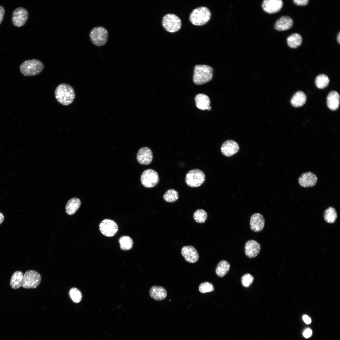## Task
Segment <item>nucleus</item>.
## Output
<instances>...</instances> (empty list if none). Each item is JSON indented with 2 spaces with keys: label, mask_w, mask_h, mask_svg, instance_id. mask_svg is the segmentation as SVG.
<instances>
[{
  "label": "nucleus",
  "mask_w": 340,
  "mask_h": 340,
  "mask_svg": "<svg viewBox=\"0 0 340 340\" xmlns=\"http://www.w3.org/2000/svg\"><path fill=\"white\" fill-rule=\"evenodd\" d=\"M55 95L58 102L64 105L72 103L75 97L73 88L69 84L65 83L61 84L57 87Z\"/></svg>",
  "instance_id": "nucleus-1"
},
{
  "label": "nucleus",
  "mask_w": 340,
  "mask_h": 340,
  "mask_svg": "<svg viewBox=\"0 0 340 340\" xmlns=\"http://www.w3.org/2000/svg\"><path fill=\"white\" fill-rule=\"evenodd\" d=\"M213 71V68L209 65H196L194 68L193 82L198 85L209 82L212 79Z\"/></svg>",
  "instance_id": "nucleus-2"
},
{
  "label": "nucleus",
  "mask_w": 340,
  "mask_h": 340,
  "mask_svg": "<svg viewBox=\"0 0 340 340\" xmlns=\"http://www.w3.org/2000/svg\"><path fill=\"white\" fill-rule=\"evenodd\" d=\"M44 67L42 62L37 59L26 60L20 66V71L25 76L37 75L42 71Z\"/></svg>",
  "instance_id": "nucleus-3"
},
{
  "label": "nucleus",
  "mask_w": 340,
  "mask_h": 340,
  "mask_svg": "<svg viewBox=\"0 0 340 340\" xmlns=\"http://www.w3.org/2000/svg\"><path fill=\"white\" fill-rule=\"evenodd\" d=\"M211 13L207 7L201 6L195 8L190 16V20L194 25L201 26L206 24L210 19Z\"/></svg>",
  "instance_id": "nucleus-4"
},
{
  "label": "nucleus",
  "mask_w": 340,
  "mask_h": 340,
  "mask_svg": "<svg viewBox=\"0 0 340 340\" xmlns=\"http://www.w3.org/2000/svg\"><path fill=\"white\" fill-rule=\"evenodd\" d=\"M89 37L92 42L95 45L101 46L105 45L108 40V32L102 26H97L91 31Z\"/></svg>",
  "instance_id": "nucleus-5"
},
{
  "label": "nucleus",
  "mask_w": 340,
  "mask_h": 340,
  "mask_svg": "<svg viewBox=\"0 0 340 340\" xmlns=\"http://www.w3.org/2000/svg\"><path fill=\"white\" fill-rule=\"evenodd\" d=\"M205 179V175L201 170L195 169L190 171L187 174L185 179L186 184L191 187L201 185Z\"/></svg>",
  "instance_id": "nucleus-6"
},
{
  "label": "nucleus",
  "mask_w": 340,
  "mask_h": 340,
  "mask_svg": "<svg viewBox=\"0 0 340 340\" xmlns=\"http://www.w3.org/2000/svg\"><path fill=\"white\" fill-rule=\"evenodd\" d=\"M41 280L40 275L37 271L30 270L24 275L22 286L24 288H35L40 284Z\"/></svg>",
  "instance_id": "nucleus-7"
},
{
  "label": "nucleus",
  "mask_w": 340,
  "mask_h": 340,
  "mask_svg": "<svg viewBox=\"0 0 340 340\" xmlns=\"http://www.w3.org/2000/svg\"><path fill=\"white\" fill-rule=\"evenodd\" d=\"M162 25L164 28L167 31L173 32L178 31L181 26V21L180 18L176 15L173 14H168L163 18Z\"/></svg>",
  "instance_id": "nucleus-8"
},
{
  "label": "nucleus",
  "mask_w": 340,
  "mask_h": 340,
  "mask_svg": "<svg viewBox=\"0 0 340 340\" xmlns=\"http://www.w3.org/2000/svg\"><path fill=\"white\" fill-rule=\"evenodd\" d=\"M142 184L145 187L151 188L158 183L159 177L158 173L152 169H147L142 173L140 178Z\"/></svg>",
  "instance_id": "nucleus-9"
},
{
  "label": "nucleus",
  "mask_w": 340,
  "mask_h": 340,
  "mask_svg": "<svg viewBox=\"0 0 340 340\" xmlns=\"http://www.w3.org/2000/svg\"><path fill=\"white\" fill-rule=\"evenodd\" d=\"M99 229L101 233L107 237L115 235L118 230V226L116 222L110 219H106L100 223Z\"/></svg>",
  "instance_id": "nucleus-10"
},
{
  "label": "nucleus",
  "mask_w": 340,
  "mask_h": 340,
  "mask_svg": "<svg viewBox=\"0 0 340 340\" xmlns=\"http://www.w3.org/2000/svg\"><path fill=\"white\" fill-rule=\"evenodd\" d=\"M28 17V12L26 8L22 7L17 8L13 12L12 23L16 27H21L26 23Z\"/></svg>",
  "instance_id": "nucleus-11"
},
{
  "label": "nucleus",
  "mask_w": 340,
  "mask_h": 340,
  "mask_svg": "<svg viewBox=\"0 0 340 340\" xmlns=\"http://www.w3.org/2000/svg\"><path fill=\"white\" fill-rule=\"evenodd\" d=\"M283 2L281 0H265L262 4L263 10L269 14H273L279 11L282 7Z\"/></svg>",
  "instance_id": "nucleus-12"
},
{
  "label": "nucleus",
  "mask_w": 340,
  "mask_h": 340,
  "mask_svg": "<svg viewBox=\"0 0 340 340\" xmlns=\"http://www.w3.org/2000/svg\"><path fill=\"white\" fill-rule=\"evenodd\" d=\"M153 158V153L149 148L144 147L141 148L137 155V160L140 164L147 165L152 162Z\"/></svg>",
  "instance_id": "nucleus-13"
},
{
  "label": "nucleus",
  "mask_w": 340,
  "mask_h": 340,
  "mask_svg": "<svg viewBox=\"0 0 340 340\" xmlns=\"http://www.w3.org/2000/svg\"><path fill=\"white\" fill-rule=\"evenodd\" d=\"M181 253L185 260L190 263H194L198 260L199 255L196 249L191 246L183 247Z\"/></svg>",
  "instance_id": "nucleus-14"
},
{
  "label": "nucleus",
  "mask_w": 340,
  "mask_h": 340,
  "mask_svg": "<svg viewBox=\"0 0 340 340\" xmlns=\"http://www.w3.org/2000/svg\"><path fill=\"white\" fill-rule=\"evenodd\" d=\"M265 225V220L263 216L259 213L252 214L250 220V226L252 230L259 232L263 230Z\"/></svg>",
  "instance_id": "nucleus-15"
},
{
  "label": "nucleus",
  "mask_w": 340,
  "mask_h": 340,
  "mask_svg": "<svg viewBox=\"0 0 340 340\" xmlns=\"http://www.w3.org/2000/svg\"><path fill=\"white\" fill-rule=\"evenodd\" d=\"M317 181L316 176L310 172L303 173L298 179V183L300 185L305 188L314 186Z\"/></svg>",
  "instance_id": "nucleus-16"
},
{
  "label": "nucleus",
  "mask_w": 340,
  "mask_h": 340,
  "mask_svg": "<svg viewBox=\"0 0 340 340\" xmlns=\"http://www.w3.org/2000/svg\"><path fill=\"white\" fill-rule=\"evenodd\" d=\"M239 149L237 143L233 140H229L225 141L221 147V151L225 156L229 157L233 155L238 152Z\"/></svg>",
  "instance_id": "nucleus-17"
},
{
  "label": "nucleus",
  "mask_w": 340,
  "mask_h": 340,
  "mask_svg": "<svg viewBox=\"0 0 340 340\" xmlns=\"http://www.w3.org/2000/svg\"><path fill=\"white\" fill-rule=\"evenodd\" d=\"M260 251V245L256 241L250 240L246 242L245 246V252L248 258L255 257L259 254Z\"/></svg>",
  "instance_id": "nucleus-18"
},
{
  "label": "nucleus",
  "mask_w": 340,
  "mask_h": 340,
  "mask_svg": "<svg viewBox=\"0 0 340 340\" xmlns=\"http://www.w3.org/2000/svg\"><path fill=\"white\" fill-rule=\"evenodd\" d=\"M293 25L292 19L289 16L280 17L275 22V29L279 31H284L290 29Z\"/></svg>",
  "instance_id": "nucleus-19"
},
{
  "label": "nucleus",
  "mask_w": 340,
  "mask_h": 340,
  "mask_svg": "<svg viewBox=\"0 0 340 340\" xmlns=\"http://www.w3.org/2000/svg\"><path fill=\"white\" fill-rule=\"evenodd\" d=\"M195 99L196 106L199 109L209 110L211 109L210 106V99L206 95L203 94H198L196 96Z\"/></svg>",
  "instance_id": "nucleus-20"
},
{
  "label": "nucleus",
  "mask_w": 340,
  "mask_h": 340,
  "mask_svg": "<svg viewBox=\"0 0 340 340\" xmlns=\"http://www.w3.org/2000/svg\"><path fill=\"white\" fill-rule=\"evenodd\" d=\"M340 102V96L338 93L333 91L330 92L327 98V105L331 110H335L338 108Z\"/></svg>",
  "instance_id": "nucleus-21"
},
{
  "label": "nucleus",
  "mask_w": 340,
  "mask_h": 340,
  "mask_svg": "<svg viewBox=\"0 0 340 340\" xmlns=\"http://www.w3.org/2000/svg\"><path fill=\"white\" fill-rule=\"evenodd\" d=\"M150 296L155 300L160 301L164 299L167 296L166 290L163 287L159 286H154L150 290Z\"/></svg>",
  "instance_id": "nucleus-22"
},
{
  "label": "nucleus",
  "mask_w": 340,
  "mask_h": 340,
  "mask_svg": "<svg viewBox=\"0 0 340 340\" xmlns=\"http://www.w3.org/2000/svg\"><path fill=\"white\" fill-rule=\"evenodd\" d=\"M81 205L80 199L73 198L70 199L65 206L66 212L69 215L74 214L78 210Z\"/></svg>",
  "instance_id": "nucleus-23"
},
{
  "label": "nucleus",
  "mask_w": 340,
  "mask_h": 340,
  "mask_svg": "<svg viewBox=\"0 0 340 340\" xmlns=\"http://www.w3.org/2000/svg\"><path fill=\"white\" fill-rule=\"evenodd\" d=\"M24 275L20 271H15L12 275L10 280V286L14 289L19 288L22 286Z\"/></svg>",
  "instance_id": "nucleus-24"
},
{
  "label": "nucleus",
  "mask_w": 340,
  "mask_h": 340,
  "mask_svg": "<svg viewBox=\"0 0 340 340\" xmlns=\"http://www.w3.org/2000/svg\"><path fill=\"white\" fill-rule=\"evenodd\" d=\"M306 100L305 94L302 91H298L292 97L291 103L294 107H298L302 106L305 103Z\"/></svg>",
  "instance_id": "nucleus-25"
},
{
  "label": "nucleus",
  "mask_w": 340,
  "mask_h": 340,
  "mask_svg": "<svg viewBox=\"0 0 340 340\" xmlns=\"http://www.w3.org/2000/svg\"><path fill=\"white\" fill-rule=\"evenodd\" d=\"M302 42L301 36L298 33H293L287 38L288 46L291 48H296L300 46Z\"/></svg>",
  "instance_id": "nucleus-26"
},
{
  "label": "nucleus",
  "mask_w": 340,
  "mask_h": 340,
  "mask_svg": "<svg viewBox=\"0 0 340 340\" xmlns=\"http://www.w3.org/2000/svg\"><path fill=\"white\" fill-rule=\"evenodd\" d=\"M230 265L228 262L226 260L221 261L218 264L215 270L217 275L220 277L225 276L229 271Z\"/></svg>",
  "instance_id": "nucleus-27"
},
{
  "label": "nucleus",
  "mask_w": 340,
  "mask_h": 340,
  "mask_svg": "<svg viewBox=\"0 0 340 340\" xmlns=\"http://www.w3.org/2000/svg\"><path fill=\"white\" fill-rule=\"evenodd\" d=\"M337 217V214L335 209L332 207H329L325 211L324 218L326 222L329 224L334 223Z\"/></svg>",
  "instance_id": "nucleus-28"
},
{
  "label": "nucleus",
  "mask_w": 340,
  "mask_h": 340,
  "mask_svg": "<svg viewBox=\"0 0 340 340\" xmlns=\"http://www.w3.org/2000/svg\"><path fill=\"white\" fill-rule=\"evenodd\" d=\"M120 248L123 250L127 251L131 249L133 246V241L132 239L128 236H123L119 240Z\"/></svg>",
  "instance_id": "nucleus-29"
},
{
  "label": "nucleus",
  "mask_w": 340,
  "mask_h": 340,
  "mask_svg": "<svg viewBox=\"0 0 340 340\" xmlns=\"http://www.w3.org/2000/svg\"><path fill=\"white\" fill-rule=\"evenodd\" d=\"M329 81V78L326 75L322 74L318 75L316 77L315 84L318 88L323 89L327 86Z\"/></svg>",
  "instance_id": "nucleus-30"
},
{
  "label": "nucleus",
  "mask_w": 340,
  "mask_h": 340,
  "mask_svg": "<svg viewBox=\"0 0 340 340\" xmlns=\"http://www.w3.org/2000/svg\"><path fill=\"white\" fill-rule=\"evenodd\" d=\"M178 198V194L177 191L173 189L167 190L163 196L165 201L169 202L176 201Z\"/></svg>",
  "instance_id": "nucleus-31"
},
{
  "label": "nucleus",
  "mask_w": 340,
  "mask_h": 340,
  "mask_svg": "<svg viewBox=\"0 0 340 340\" xmlns=\"http://www.w3.org/2000/svg\"><path fill=\"white\" fill-rule=\"evenodd\" d=\"M207 217V214L206 212L203 209L197 210L193 215V218L195 220L197 223H202L206 220Z\"/></svg>",
  "instance_id": "nucleus-32"
},
{
  "label": "nucleus",
  "mask_w": 340,
  "mask_h": 340,
  "mask_svg": "<svg viewBox=\"0 0 340 340\" xmlns=\"http://www.w3.org/2000/svg\"><path fill=\"white\" fill-rule=\"evenodd\" d=\"M69 295L71 299L75 303L80 302L82 298L81 291L75 287L72 288L69 291Z\"/></svg>",
  "instance_id": "nucleus-33"
},
{
  "label": "nucleus",
  "mask_w": 340,
  "mask_h": 340,
  "mask_svg": "<svg viewBox=\"0 0 340 340\" xmlns=\"http://www.w3.org/2000/svg\"><path fill=\"white\" fill-rule=\"evenodd\" d=\"M199 290L200 292L205 293L213 291L214 290V287L211 283L206 282L200 284Z\"/></svg>",
  "instance_id": "nucleus-34"
},
{
  "label": "nucleus",
  "mask_w": 340,
  "mask_h": 340,
  "mask_svg": "<svg viewBox=\"0 0 340 340\" xmlns=\"http://www.w3.org/2000/svg\"><path fill=\"white\" fill-rule=\"evenodd\" d=\"M254 280L253 277L251 274L247 273L241 277V281L243 286L246 287H248L252 283Z\"/></svg>",
  "instance_id": "nucleus-35"
},
{
  "label": "nucleus",
  "mask_w": 340,
  "mask_h": 340,
  "mask_svg": "<svg viewBox=\"0 0 340 340\" xmlns=\"http://www.w3.org/2000/svg\"><path fill=\"white\" fill-rule=\"evenodd\" d=\"M308 0H293V2L295 4L299 6H305L309 2Z\"/></svg>",
  "instance_id": "nucleus-36"
},
{
  "label": "nucleus",
  "mask_w": 340,
  "mask_h": 340,
  "mask_svg": "<svg viewBox=\"0 0 340 340\" xmlns=\"http://www.w3.org/2000/svg\"><path fill=\"white\" fill-rule=\"evenodd\" d=\"M5 14V9L4 7L0 5V24L2 22Z\"/></svg>",
  "instance_id": "nucleus-37"
},
{
  "label": "nucleus",
  "mask_w": 340,
  "mask_h": 340,
  "mask_svg": "<svg viewBox=\"0 0 340 340\" xmlns=\"http://www.w3.org/2000/svg\"><path fill=\"white\" fill-rule=\"evenodd\" d=\"M312 334V331L309 328L305 330L303 332V335L306 338H308L311 336Z\"/></svg>",
  "instance_id": "nucleus-38"
},
{
  "label": "nucleus",
  "mask_w": 340,
  "mask_h": 340,
  "mask_svg": "<svg viewBox=\"0 0 340 340\" xmlns=\"http://www.w3.org/2000/svg\"><path fill=\"white\" fill-rule=\"evenodd\" d=\"M303 319L304 322L307 324H309L311 322V320L310 318L306 315H303Z\"/></svg>",
  "instance_id": "nucleus-39"
},
{
  "label": "nucleus",
  "mask_w": 340,
  "mask_h": 340,
  "mask_svg": "<svg viewBox=\"0 0 340 340\" xmlns=\"http://www.w3.org/2000/svg\"><path fill=\"white\" fill-rule=\"evenodd\" d=\"M4 219V216L3 214L0 212V224L3 222Z\"/></svg>",
  "instance_id": "nucleus-40"
},
{
  "label": "nucleus",
  "mask_w": 340,
  "mask_h": 340,
  "mask_svg": "<svg viewBox=\"0 0 340 340\" xmlns=\"http://www.w3.org/2000/svg\"><path fill=\"white\" fill-rule=\"evenodd\" d=\"M337 40L338 42L340 44V33L339 32L337 35Z\"/></svg>",
  "instance_id": "nucleus-41"
}]
</instances>
